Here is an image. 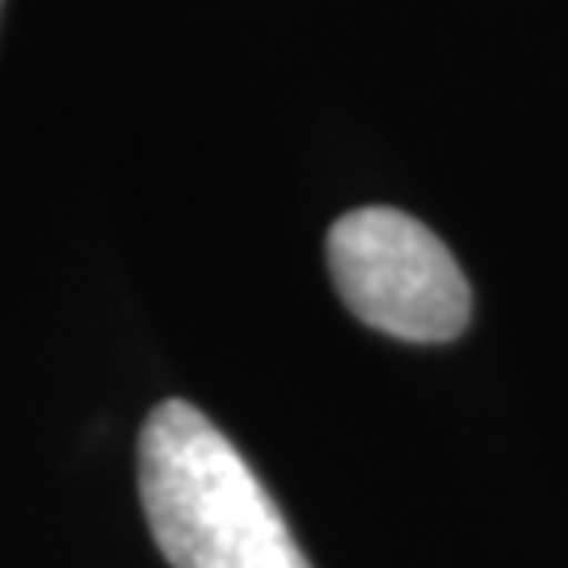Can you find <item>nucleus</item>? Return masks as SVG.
<instances>
[{
    "label": "nucleus",
    "instance_id": "f257e3e1",
    "mask_svg": "<svg viewBox=\"0 0 568 568\" xmlns=\"http://www.w3.org/2000/svg\"><path fill=\"white\" fill-rule=\"evenodd\" d=\"M140 501L173 568H312L257 471L185 400L156 405L143 426Z\"/></svg>",
    "mask_w": 568,
    "mask_h": 568
},
{
    "label": "nucleus",
    "instance_id": "f03ea898",
    "mask_svg": "<svg viewBox=\"0 0 568 568\" xmlns=\"http://www.w3.org/2000/svg\"><path fill=\"white\" fill-rule=\"evenodd\" d=\"M328 274L363 325L400 342H450L471 321V286L450 248L392 206H363L333 224Z\"/></svg>",
    "mask_w": 568,
    "mask_h": 568
}]
</instances>
